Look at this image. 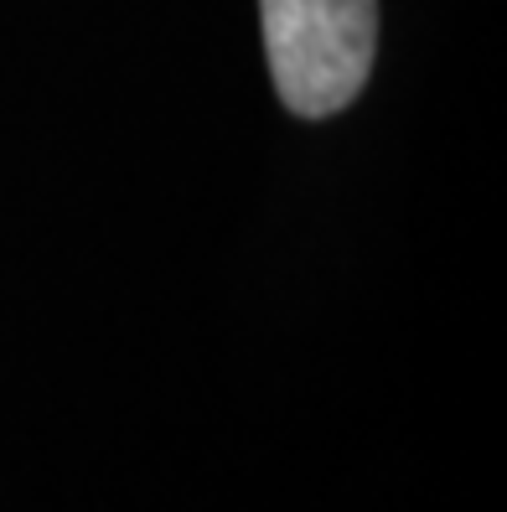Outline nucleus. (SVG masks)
Instances as JSON below:
<instances>
[{"mask_svg": "<svg viewBox=\"0 0 507 512\" xmlns=\"http://www.w3.org/2000/svg\"><path fill=\"white\" fill-rule=\"evenodd\" d=\"M275 94L301 119L342 114L373 73L378 0H259Z\"/></svg>", "mask_w": 507, "mask_h": 512, "instance_id": "nucleus-1", "label": "nucleus"}]
</instances>
